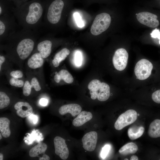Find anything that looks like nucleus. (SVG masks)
<instances>
[{"label":"nucleus","instance_id":"44","mask_svg":"<svg viewBox=\"0 0 160 160\" xmlns=\"http://www.w3.org/2000/svg\"><path fill=\"white\" fill-rule=\"evenodd\" d=\"M159 44H160V39L159 41Z\"/></svg>","mask_w":160,"mask_h":160},{"label":"nucleus","instance_id":"30","mask_svg":"<svg viewBox=\"0 0 160 160\" xmlns=\"http://www.w3.org/2000/svg\"><path fill=\"white\" fill-rule=\"evenodd\" d=\"M31 84L32 87L34 88L36 91H39L41 89L39 82L36 77H33L31 79Z\"/></svg>","mask_w":160,"mask_h":160},{"label":"nucleus","instance_id":"16","mask_svg":"<svg viewBox=\"0 0 160 160\" xmlns=\"http://www.w3.org/2000/svg\"><path fill=\"white\" fill-rule=\"evenodd\" d=\"M44 63L43 58L39 52L33 54L28 59L27 64L32 69H36L41 67Z\"/></svg>","mask_w":160,"mask_h":160},{"label":"nucleus","instance_id":"14","mask_svg":"<svg viewBox=\"0 0 160 160\" xmlns=\"http://www.w3.org/2000/svg\"><path fill=\"white\" fill-rule=\"evenodd\" d=\"M92 118V115L90 112L82 111L73 120L72 124L75 127L80 126L91 120Z\"/></svg>","mask_w":160,"mask_h":160},{"label":"nucleus","instance_id":"8","mask_svg":"<svg viewBox=\"0 0 160 160\" xmlns=\"http://www.w3.org/2000/svg\"><path fill=\"white\" fill-rule=\"evenodd\" d=\"M136 17L140 23L149 27L155 28L159 25L157 15L149 12H140L137 14Z\"/></svg>","mask_w":160,"mask_h":160},{"label":"nucleus","instance_id":"11","mask_svg":"<svg viewBox=\"0 0 160 160\" xmlns=\"http://www.w3.org/2000/svg\"><path fill=\"white\" fill-rule=\"evenodd\" d=\"M14 108L17 111V115L23 118L29 116L33 111L31 106L26 102H17L15 105Z\"/></svg>","mask_w":160,"mask_h":160},{"label":"nucleus","instance_id":"12","mask_svg":"<svg viewBox=\"0 0 160 160\" xmlns=\"http://www.w3.org/2000/svg\"><path fill=\"white\" fill-rule=\"evenodd\" d=\"M52 43L47 38L40 41L37 45L38 52L44 59L50 55L52 51Z\"/></svg>","mask_w":160,"mask_h":160},{"label":"nucleus","instance_id":"39","mask_svg":"<svg viewBox=\"0 0 160 160\" xmlns=\"http://www.w3.org/2000/svg\"><path fill=\"white\" fill-rule=\"evenodd\" d=\"M138 157L135 155H133L130 159V160H138Z\"/></svg>","mask_w":160,"mask_h":160},{"label":"nucleus","instance_id":"18","mask_svg":"<svg viewBox=\"0 0 160 160\" xmlns=\"http://www.w3.org/2000/svg\"><path fill=\"white\" fill-rule=\"evenodd\" d=\"M144 131V127L142 126L131 127L128 130V135L130 140H135L141 136Z\"/></svg>","mask_w":160,"mask_h":160},{"label":"nucleus","instance_id":"34","mask_svg":"<svg viewBox=\"0 0 160 160\" xmlns=\"http://www.w3.org/2000/svg\"><path fill=\"white\" fill-rule=\"evenodd\" d=\"M151 35L152 38H157L160 39V32L159 30L156 29L153 30L151 33Z\"/></svg>","mask_w":160,"mask_h":160},{"label":"nucleus","instance_id":"33","mask_svg":"<svg viewBox=\"0 0 160 160\" xmlns=\"http://www.w3.org/2000/svg\"><path fill=\"white\" fill-rule=\"evenodd\" d=\"M10 75L12 77L17 79L21 78L23 76V73L20 70L12 71L11 72Z\"/></svg>","mask_w":160,"mask_h":160},{"label":"nucleus","instance_id":"28","mask_svg":"<svg viewBox=\"0 0 160 160\" xmlns=\"http://www.w3.org/2000/svg\"><path fill=\"white\" fill-rule=\"evenodd\" d=\"M82 57L81 52L77 51L74 56V62L76 66L78 67L80 66L82 63Z\"/></svg>","mask_w":160,"mask_h":160},{"label":"nucleus","instance_id":"10","mask_svg":"<svg viewBox=\"0 0 160 160\" xmlns=\"http://www.w3.org/2000/svg\"><path fill=\"white\" fill-rule=\"evenodd\" d=\"M97 140V135L96 132L92 131L87 133L82 139L83 148L87 151H94L96 146Z\"/></svg>","mask_w":160,"mask_h":160},{"label":"nucleus","instance_id":"2","mask_svg":"<svg viewBox=\"0 0 160 160\" xmlns=\"http://www.w3.org/2000/svg\"><path fill=\"white\" fill-rule=\"evenodd\" d=\"M65 5L64 0H54L50 3L44 17L46 27L50 24L54 25L59 22Z\"/></svg>","mask_w":160,"mask_h":160},{"label":"nucleus","instance_id":"20","mask_svg":"<svg viewBox=\"0 0 160 160\" xmlns=\"http://www.w3.org/2000/svg\"><path fill=\"white\" fill-rule=\"evenodd\" d=\"M110 94L109 85L105 82H102L97 97L98 100L101 101H105L109 98Z\"/></svg>","mask_w":160,"mask_h":160},{"label":"nucleus","instance_id":"42","mask_svg":"<svg viewBox=\"0 0 160 160\" xmlns=\"http://www.w3.org/2000/svg\"><path fill=\"white\" fill-rule=\"evenodd\" d=\"M124 160H128V159L126 158V159H125Z\"/></svg>","mask_w":160,"mask_h":160},{"label":"nucleus","instance_id":"1","mask_svg":"<svg viewBox=\"0 0 160 160\" xmlns=\"http://www.w3.org/2000/svg\"><path fill=\"white\" fill-rule=\"evenodd\" d=\"M44 13L42 5L34 1L25 8L14 10L13 15L23 29L36 31L41 24Z\"/></svg>","mask_w":160,"mask_h":160},{"label":"nucleus","instance_id":"17","mask_svg":"<svg viewBox=\"0 0 160 160\" xmlns=\"http://www.w3.org/2000/svg\"><path fill=\"white\" fill-rule=\"evenodd\" d=\"M148 134L150 137L153 138L160 137V119H156L151 123Z\"/></svg>","mask_w":160,"mask_h":160},{"label":"nucleus","instance_id":"15","mask_svg":"<svg viewBox=\"0 0 160 160\" xmlns=\"http://www.w3.org/2000/svg\"><path fill=\"white\" fill-rule=\"evenodd\" d=\"M55 73L54 79L57 83H59L62 79L68 84H71L73 81V76L66 70L62 69L58 72H56Z\"/></svg>","mask_w":160,"mask_h":160},{"label":"nucleus","instance_id":"31","mask_svg":"<svg viewBox=\"0 0 160 160\" xmlns=\"http://www.w3.org/2000/svg\"><path fill=\"white\" fill-rule=\"evenodd\" d=\"M152 98L155 103H160V89L152 93Z\"/></svg>","mask_w":160,"mask_h":160},{"label":"nucleus","instance_id":"21","mask_svg":"<svg viewBox=\"0 0 160 160\" xmlns=\"http://www.w3.org/2000/svg\"><path fill=\"white\" fill-rule=\"evenodd\" d=\"M70 53L69 50L66 48L62 49L56 53L52 61V63L53 66L55 67H57L60 63L64 60Z\"/></svg>","mask_w":160,"mask_h":160},{"label":"nucleus","instance_id":"38","mask_svg":"<svg viewBox=\"0 0 160 160\" xmlns=\"http://www.w3.org/2000/svg\"><path fill=\"white\" fill-rule=\"evenodd\" d=\"M49 157L46 154H44L42 156V157H40L39 158V160H49Z\"/></svg>","mask_w":160,"mask_h":160},{"label":"nucleus","instance_id":"23","mask_svg":"<svg viewBox=\"0 0 160 160\" xmlns=\"http://www.w3.org/2000/svg\"><path fill=\"white\" fill-rule=\"evenodd\" d=\"M47 148V145L44 143L40 142L32 148L29 152V155L31 157L38 156L40 154H45Z\"/></svg>","mask_w":160,"mask_h":160},{"label":"nucleus","instance_id":"5","mask_svg":"<svg viewBox=\"0 0 160 160\" xmlns=\"http://www.w3.org/2000/svg\"><path fill=\"white\" fill-rule=\"evenodd\" d=\"M153 68L152 64L148 60L141 59L136 64L134 72L137 79L144 80L147 79L151 75Z\"/></svg>","mask_w":160,"mask_h":160},{"label":"nucleus","instance_id":"37","mask_svg":"<svg viewBox=\"0 0 160 160\" xmlns=\"http://www.w3.org/2000/svg\"><path fill=\"white\" fill-rule=\"evenodd\" d=\"M5 60V58L3 56H0V71H1V67L3 63H4Z\"/></svg>","mask_w":160,"mask_h":160},{"label":"nucleus","instance_id":"27","mask_svg":"<svg viewBox=\"0 0 160 160\" xmlns=\"http://www.w3.org/2000/svg\"><path fill=\"white\" fill-rule=\"evenodd\" d=\"M32 88L29 81H25L23 87V94L26 96H29L31 93Z\"/></svg>","mask_w":160,"mask_h":160},{"label":"nucleus","instance_id":"36","mask_svg":"<svg viewBox=\"0 0 160 160\" xmlns=\"http://www.w3.org/2000/svg\"><path fill=\"white\" fill-rule=\"evenodd\" d=\"M48 103V100L47 99L44 98H41L39 101L40 104L43 106H45L47 105Z\"/></svg>","mask_w":160,"mask_h":160},{"label":"nucleus","instance_id":"41","mask_svg":"<svg viewBox=\"0 0 160 160\" xmlns=\"http://www.w3.org/2000/svg\"><path fill=\"white\" fill-rule=\"evenodd\" d=\"M1 133H0V139H1L2 138V135H1Z\"/></svg>","mask_w":160,"mask_h":160},{"label":"nucleus","instance_id":"46","mask_svg":"<svg viewBox=\"0 0 160 160\" xmlns=\"http://www.w3.org/2000/svg\"><path fill=\"white\" fill-rule=\"evenodd\" d=\"M159 4H160V2H159Z\"/></svg>","mask_w":160,"mask_h":160},{"label":"nucleus","instance_id":"26","mask_svg":"<svg viewBox=\"0 0 160 160\" xmlns=\"http://www.w3.org/2000/svg\"><path fill=\"white\" fill-rule=\"evenodd\" d=\"M9 82L11 85L19 87H22L24 84L23 80L14 77L10 79Z\"/></svg>","mask_w":160,"mask_h":160},{"label":"nucleus","instance_id":"9","mask_svg":"<svg viewBox=\"0 0 160 160\" xmlns=\"http://www.w3.org/2000/svg\"><path fill=\"white\" fill-rule=\"evenodd\" d=\"M54 143L55 154L63 160H66L69 156V151L65 140L59 136H56L54 139Z\"/></svg>","mask_w":160,"mask_h":160},{"label":"nucleus","instance_id":"40","mask_svg":"<svg viewBox=\"0 0 160 160\" xmlns=\"http://www.w3.org/2000/svg\"><path fill=\"white\" fill-rule=\"evenodd\" d=\"M3 159V156L2 153H0V160H2Z\"/></svg>","mask_w":160,"mask_h":160},{"label":"nucleus","instance_id":"6","mask_svg":"<svg viewBox=\"0 0 160 160\" xmlns=\"http://www.w3.org/2000/svg\"><path fill=\"white\" fill-rule=\"evenodd\" d=\"M137 118V114L135 111L128 110L118 117L115 123L114 127L117 130H121L125 127L133 123Z\"/></svg>","mask_w":160,"mask_h":160},{"label":"nucleus","instance_id":"47","mask_svg":"<svg viewBox=\"0 0 160 160\" xmlns=\"http://www.w3.org/2000/svg\"></svg>","mask_w":160,"mask_h":160},{"label":"nucleus","instance_id":"7","mask_svg":"<svg viewBox=\"0 0 160 160\" xmlns=\"http://www.w3.org/2000/svg\"><path fill=\"white\" fill-rule=\"evenodd\" d=\"M128 54L124 48L117 49L113 57V63L114 68L117 70L122 71L126 68L127 63Z\"/></svg>","mask_w":160,"mask_h":160},{"label":"nucleus","instance_id":"3","mask_svg":"<svg viewBox=\"0 0 160 160\" xmlns=\"http://www.w3.org/2000/svg\"><path fill=\"white\" fill-rule=\"evenodd\" d=\"M0 39H7L16 32V23L15 17L11 13L0 16Z\"/></svg>","mask_w":160,"mask_h":160},{"label":"nucleus","instance_id":"43","mask_svg":"<svg viewBox=\"0 0 160 160\" xmlns=\"http://www.w3.org/2000/svg\"><path fill=\"white\" fill-rule=\"evenodd\" d=\"M139 113L137 114V116H139Z\"/></svg>","mask_w":160,"mask_h":160},{"label":"nucleus","instance_id":"45","mask_svg":"<svg viewBox=\"0 0 160 160\" xmlns=\"http://www.w3.org/2000/svg\"><path fill=\"white\" fill-rule=\"evenodd\" d=\"M137 15V14H136V15Z\"/></svg>","mask_w":160,"mask_h":160},{"label":"nucleus","instance_id":"19","mask_svg":"<svg viewBox=\"0 0 160 160\" xmlns=\"http://www.w3.org/2000/svg\"><path fill=\"white\" fill-rule=\"evenodd\" d=\"M101 83L100 80L95 79L91 81L88 84V88L90 91L92 99L95 100L97 98Z\"/></svg>","mask_w":160,"mask_h":160},{"label":"nucleus","instance_id":"35","mask_svg":"<svg viewBox=\"0 0 160 160\" xmlns=\"http://www.w3.org/2000/svg\"><path fill=\"white\" fill-rule=\"evenodd\" d=\"M30 121L34 124L36 123L38 121V117L35 115L30 114L29 117Z\"/></svg>","mask_w":160,"mask_h":160},{"label":"nucleus","instance_id":"22","mask_svg":"<svg viewBox=\"0 0 160 160\" xmlns=\"http://www.w3.org/2000/svg\"><path fill=\"white\" fill-rule=\"evenodd\" d=\"M10 121L6 117L0 118V130L2 136L5 138L9 137L11 134L9 129Z\"/></svg>","mask_w":160,"mask_h":160},{"label":"nucleus","instance_id":"4","mask_svg":"<svg viewBox=\"0 0 160 160\" xmlns=\"http://www.w3.org/2000/svg\"><path fill=\"white\" fill-rule=\"evenodd\" d=\"M111 20L110 15L107 13H102L97 15L91 28V33L97 36L105 31L110 26Z\"/></svg>","mask_w":160,"mask_h":160},{"label":"nucleus","instance_id":"25","mask_svg":"<svg viewBox=\"0 0 160 160\" xmlns=\"http://www.w3.org/2000/svg\"><path fill=\"white\" fill-rule=\"evenodd\" d=\"M10 100L9 97L4 92H0V109H2L9 105Z\"/></svg>","mask_w":160,"mask_h":160},{"label":"nucleus","instance_id":"24","mask_svg":"<svg viewBox=\"0 0 160 160\" xmlns=\"http://www.w3.org/2000/svg\"><path fill=\"white\" fill-rule=\"evenodd\" d=\"M137 145L132 143H128L121 147L119 151V153L123 155L135 153L138 150Z\"/></svg>","mask_w":160,"mask_h":160},{"label":"nucleus","instance_id":"32","mask_svg":"<svg viewBox=\"0 0 160 160\" xmlns=\"http://www.w3.org/2000/svg\"><path fill=\"white\" fill-rule=\"evenodd\" d=\"M110 148V146L108 145H105L102 148L100 155L103 159H105L108 155Z\"/></svg>","mask_w":160,"mask_h":160},{"label":"nucleus","instance_id":"13","mask_svg":"<svg viewBox=\"0 0 160 160\" xmlns=\"http://www.w3.org/2000/svg\"><path fill=\"white\" fill-rule=\"evenodd\" d=\"M81 110V107L79 105L72 103L61 106L59 108L58 111L59 113L62 115L69 113L71 114L72 116L74 117L80 113Z\"/></svg>","mask_w":160,"mask_h":160},{"label":"nucleus","instance_id":"29","mask_svg":"<svg viewBox=\"0 0 160 160\" xmlns=\"http://www.w3.org/2000/svg\"><path fill=\"white\" fill-rule=\"evenodd\" d=\"M73 17L77 26L80 28L83 27L84 26V23L81 19L79 14L78 12L74 13Z\"/></svg>","mask_w":160,"mask_h":160}]
</instances>
